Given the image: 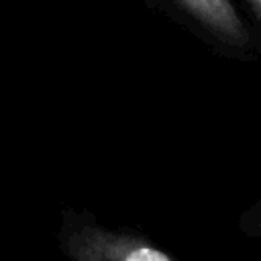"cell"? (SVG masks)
Masks as SVG:
<instances>
[{
  "label": "cell",
  "mask_w": 261,
  "mask_h": 261,
  "mask_svg": "<svg viewBox=\"0 0 261 261\" xmlns=\"http://www.w3.org/2000/svg\"><path fill=\"white\" fill-rule=\"evenodd\" d=\"M184 10L192 14L212 37L220 43L245 49L249 45V33L230 0H177Z\"/></svg>",
  "instance_id": "cell-2"
},
{
  "label": "cell",
  "mask_w": 261,
  "mask_h": 261,
  "mask_svg": "<svg viewBox=\"0 0 261 261\" xmlns=\"http://www.w3.org/2000/svg\"><path fill=\"white\" fill-rule=\"evenodd\" d=\"M55 245L65 261H179L145 232L108 226L92 210L77 206L61 208Z\"/></svg>",
  "instance_id": "cell-1"
},
{
  "label": "cell",
  "mask_w": 261,
  "mask_h": 261,
  "mask_svg": "<svg viewBox=\"0 0 261 261\" xmlns=\"http://www.w3.org/2000/svg\"><path fill=\"white\" fill-rule=\"evenodd\" d=\"M237 230L247 239L261 241V196L251 202L237 218Z\"/></svg>",
  "instance_id": "cell-3"
},
{
  "label": "cell",
  "mask_w": 261,
  "mask_h": 261,
  "mask_svg": "<svg viewBox=\"0 0 261 261\" xmlns=\"http://www.w3.org/2000/svg\"><path fill=\"white\" fill-rule=\"evenodd\" d=\"M251 6H253V10H255V14H257V18L261 20V0H247Z\"/></svg>",
  "instance_id": "cell-4"
}]
</instances>
